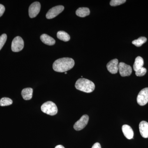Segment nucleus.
I'll list each match as a JSON object with an SVG mask.
<instances>
[{"instance_id": "1", "label": "nucleus", "mask_w": 148, "mask_h": 148, "mask_svg": "<svg viewBox=\"0 0 148 148\" xmlns=\"http://www.w3.org/2000/svg\"><path fill=\"white\" fill-rule=\"evenodd\" d=\"M75 61L73 58H61L54 61L53 65V69L55 71L63 73L73 69Z\"/></svg>"}, {"instance_id": "2", "label": "nucleus", "mask_w": 148, "mask_h": 148, "mask_svg": "<svg viewBox=\"0 0 148 148\" xmlns=\"http://www.w3.org/2000/svg\"><path fill=\"white\" fill-rule=\"evenodd\" d=\"M75 86L77 90L87 93L92 92L95 88V84L92 81L84 78L78 79Z\"/></svg>"}, {"instance_id": "3", "label": "nucleus", "mask_w": 148, "mask_h": 148, "mask_svg": "<svg viewBox=\"0 0 148 148\" xmlns=\"http://www.w3.org/2000/svg\"><path fill=\"white\" fill-rule=\"evenodd\" d=\"M41 109L43 112L49 115H55L58 112L57 106L51 101H47L43 104Z\"/></svg>"}, {"instance_id": "4", "label": "nucleus", "mask_w": 148, "mask_h": 148, "mask_svg": "<svg viewBox=\"0 0 148 148\" xmlns=\"http://www.w3.org/2000/svg\"><path fill=\"white\" fill-rule=\"evenodd\" d=\"M24 47V42L20 36L14 38L12 43V50L13 52H19L23 49Z\"/></svg>"}, {"instance_id": "5", "label": "nucleus", "mask_w": 148, "mask_h": 148, "mask_svg": "<svg viewBox=\"0 0 148 148\" xmlns=\"http://www.w3.org/2000/svg\"><path fill=\"white\" fill-rule=\"evenodd\" d=\"M137 103L140 106H144L148 103V88L141 90L137 97Z\"/></svg>"}, {"instance_id": "6", "label": "nucleus", "mask_w": 148, "mask_h": 148, "mask_svg": "<svg viewBox=\"0 0 148 148\" xmlns=\"http://www.w3.org/2000/svg\"><path fill=\"white\" fill-rule=\"evenodd\" d=\"M89 120V117L87 115H84L78 121L75 123L74 128L77 131L82 130L86 127Z\"/></svg>"}, {"instance_id": "7", "label": "nucleus", "mask_w": 148, "mask_h": 148, "mask_svg": "<svg viewBox=\"0 0 148 148\" xmlns=\"http://www.w3.org/2000/svg\"><path fill=\"white\" fill-rule=\"evenodd\" d=\"M119 71L122 77L129 76L132 73L131 66L123 62H121L119 64Z\"/></svg>"}, {"instance_id": "8", "label": "nucleus", "mask_w": 148, "mask_h": 148, "mask_svg": "<svg viewBox=\"0 0 148 148\" xmlns=\"http://www.w3.org/2000/svg\"><path fill=\"white\" fill-rule=\"evenodd\" d=\"M64 7L63 5H58L50 9L47 13L46 18L51 19L57 16L64 11Z\"/></svg>"}, {"instance_id": "9", "label": "nucleus", "mask_w": 148, "mask_h": 148, "mask_svg": "<svg viewBox=\"0 0 148 148\" xmlns=\"http://www.w3.org/2000/svg\"><path fill=\"white\" fill-rule=\"evenodd\" d=\"M40 3L38 2H35L31 4L29 8V16L31 18L37 16L40 10Z\"/></svg>"}, {"instance_id": "10", "label": "nucleus", "mask_w": 148, "mask_h": 148, "mask_svg": "<svg viewBox=\"0 0 148 148\" xmlns=\"http://www.w3.org/2000/svg\"><path fill=\"white\" fill-rule=\"evenodd\" d=\"M108 71L111 73L116 74L119 70V61L117 59H114L111 60L107 65Z\"/></svg>"}, {"instance_id": "11", "label": "nucleus", "mask_w": 148, "mask_h": 148, "mask_svg": "<svg viewBox=\"0 0 148 148\" xmlns=\"http://www.w3.org/2000/svg\"><path fill=\"white\" fill-rule=\"evenodd\" d=\"M139 130L140 134L143 138H148V123L142 121L139 124Z\"/></svg>"}, {"instance_id": "12", "label": "nucleus", "mask_w": 148, "mask_h": 148, "mask_svg": "<svg viewBox=\"0 0 148 148\" xmlns=\"http://www.w3.org/2000/svg\"><path fill=\"white\" fill-rule=\"evenodd\" d=\"M122 132L124 136L128 140H131L133 138L134 132L132 128L127 125H124L122 127Z\"/></svg>"}, {"instance_id": "13", "label": "nucleus", "mask_w": 148, "mask_h": 148, "mask_svg": "<svg viewBox=\"0 0 148 148\" xmlns=\"http://www.w3.org/2000/svg\"><path fill=\"white\" fill-rule=\"evenodd\" d=\"M40 38L43 43L48 45H53L55 44V40L46 34L42 35Z\"/></svg>"}, {"instance_id": "14", "label": "nucleus", "mask_w": 148, "mask_h": 148, "mask_svg": "<svg viewBox=\"0 0 148 148\" xmlns=\"http://www.w3.org/2000/svg\"><path fill=\"white\" fill-rule=\"evenodd\" d=\"M33 89L31 88H24L21 91V95L25 100L32 99L33 96Z\"/></svg>"}, {"instance_id": "15", "label": "nucleus", "mask_w": 148, "mask_h": 148, "mask_svg": "<svg viewBox=\"0 0 148 148\" xmlns=\"http://www.w3.org/2000/svg\"><path fill=\"white\" fill-rule=\"evenodd\" d=\"M90 13V10L87 8H80L76 11V14L77 16L81 17H84L88 16Z\"/></svg>"}, {"instance_id": "16", "label": "nucleus", "mask_w": 148, "mask_h": 148, "mask_svg": "<svg viewBox=\"0 0 148 148\" xmlns=\"http://www.w3.org/2000/svg\"><path fill=\"white\" fill-rule=\"evenodd\" d=\"M144 60L142 57L138 56L135 59V63L133 65V69L136 72L143 67L144 65Z\"/></svg>"}, {"instance_id": "17", "label": "nucleus", "mask_w": 148, "mask_h": 148, "mask_svg": "<svg viewBox=\"0 0 148 148\" xmlns=\"http://www.w3.org/2000/svg\"><path fill=\"white\" fill-rule=\"evenodd\" d=\"M58 39L64 42L69 41L70 40V36L69 34L64 31H59L57 34Z\"/></svg>"}, {"instance_id": "18", "label": "nucleus", "mask_w": 148, "mask_h": 148, "mask_svg": "<svg viewBox=\"0 0 148 148\" xmlns=\"http://www.w3.org/2000/svg\"><path fill=\"white\" fill-rule=\"evenodd\" d=\"M147 39L146 37H141L138 38V39L132 41V44L136 46L137 47H140L147 42Z\"/></svg>"}, {"instance_id": "19", "label": "nucleus", "mask_w": 148, "mask_h": 148, "mask_svg": "<svg viewBox=\"0 0 148 148\" xmlns=\"http://www.w3.org/2000/svg\"><path fill=\"white\" fill-rule=\"evenodd\" d=\"M13 103L12 100L8 98H3L0 100V106H10Z\"/></svg>"}, {"instance_id": "20", "label": "nucleus", "mask_w": 148, "mask_h": 148, "mask_svg": "<svg viewBox=\"0 0 148 148\" xmlns=\"http://www.w3.org/2000/svg\"><path fill=\"white\" fill-rule=\"evenodd\" d=\"M125 2V0H112L110 2V5L112 6H116L122 4Z\"/></svg>"}, {"instance_id": "21", "label": "nucleus", "mask_w": 148, "mask_h": 148, "mask_svg": "<svg viewBox=\"0 0 148 148\" xmlns=\"http://www.w3.org/2000/svg\"><path fill=\"white\" fill-rule=\"evenodd\" d=\"M7 38V36L6 34H3L0 36V50L1 49L5 44Z\"/></svg>"}, {"instance_id": "22", "label": "nucleus", "mask_w": 148, "mask_h": 148, "mask_svg": "<svg viewBox=\"0 0 148 148\" xmlns=\"http://www.w3.org/2000/svg\"><path fill=\"white\" fill-rule=\"evenodd\" d=\"M147 73V69L144 67H142L137 71L135 72V75L137 76L142 77L145 75Z\"/></svg>"}, {"instance_id": "23", "label": "nucleus", "mask_w": 148, "mask_h": 148, "mask_svg": "<svg viewBox=\"0 0 148 148\" xmlns=\"http://www.w3.org/2000/svg\"><path fill=\"white\" fill-rule=\"evenodd\" d=\"M5 11V8L4 6L3 5L0 4V17L2 16Z\"/></svg>"}, {"instance_id": "24", "label": "nucleus", "mask_w": 148, "mask_h": 148, "mask_svg": "<svg viewBox=\"0 0 148 148\" xmlns=\"http://www.w3.org/2000/svg\"><path fill=\"white\" fill-rule=\"evenodd\" d=\"M91 148H101V147L100 143H95Z\"/></svg>"}, {"instance_id": "25", "label": "nucleus", "mask_w": 148, "mask_h": 148, "mask_svg": "<svg viewBox=\"0 0 148 148\" xmlns=\"http://www.w3.org/2000/svg\"><path fill=\"white\" fill-rule=\"evenodd\" d=\"M55 148H65V147L61 145H58L56 146Z\"/></svg>"}, {"instance_id": "26", "label": "nucleus", "mask_w": 148, "mask_h": 148, "mask_svg": "<svg viewBox=\"0 0 148 148\" xmlns=\"http://www.w3.org/2000/svg\"><path fill=\"white\" fill-rule=\"evenodd\" d=\"M67 74V72H65V74Z\"/></svg>"}]
</instances>
